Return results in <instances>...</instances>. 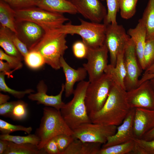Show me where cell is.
Wrapping results in <instances>:
<instances>
[{"label": "cell", "instance_id": "1", "mask_svg": "<svg viewBox=\"0 0 154 154\" xmlns=\"http://www.w3.org/2000/svg\"><path fill=\"white\" fill-rule=\"evenodd\" d=\"M127 91L114 82L102 108L88 115L91 123L105 125H120L131 109L127 101Z\"/></svg>", "mask_w": 154, "mask_h": 154}, {"label": "cell", "instance_id": "2", "mask_svg": "<svg viewBox=\"0 0 154 154\" xmlns=\"http://www.w3.org/2000/svg\"><path fill=\"white\" fill-rule=\"evenodd\" d=\"M67 35L54 31L45 33L42 38L31 48L29 51L39 52L46 64L58 70L61 68L60 60L68 48L66 37Z\"/></svg>", "mask_w": 154, "mask_h": 154}, {"label": "cell", "instance_id": "3", "mask_svg": "<svg viewBox=\"0 0 154 154\" xmlns=\"http://www.w3.org/2000/svg\"><path fill=\"white\" fill-rule=\"evenodd\" d=\"M89 83L84 80L79 82L74 90L72 100L60 110L63 118L72 130L82 124L91 122L85 102L86 91Z\"/></svg>", "mask_w": 154, "mask_h": 154}, {"label": "cell", "instance_id": "4", "mask_svg": "<svg viewBox=\"0 0 154 154\" xmlns=\"http://www.w3.org/2000/svg\"><path fill=\"white\" fill-rule=\"evenodd\" d=\"M73 133L60 110L50 107L43 108L39 126L35 133L40 139L37 146L39 149H42L46 143L53 138L62 134L72 135Z\"/></svg>", "mask_w": 154, "mask_h": 154}, {"label": "cell", "instance_id": "5", "mask_svg": "<svg viewBox=\"0 0 154 154\" xmlns=\"http://www.w3.org/2000/svg\"><path fill=\"white\" fill-rule=\"evenodd\" d=\"M79 19L80 23L79 25H74L69 22L54 31L67 35H80L88 48H95L103 45L106 25L104 23L88 22L80 18Z\"/></svg>", "mask_w": 154, "mask_h": 154}, {"label": "cell", "instance_id": "6", "mask_svg": "<svg viewBox=\"0 0 154 154\" xmlns=\"http://www.w3.org/2000/svg\"><path fill=\"white\" fill-rule=\"evenodd\" d=\"M15 10L16 22H34L42 27L45 33L59 28L69 20L63 14L50 12L37 6Z\"/></svg>", "mask_w": 154, "mask_h": 154}, {"label": "cell", "instance_id": "7", "mask_svg": "<svg viewBox=\"0 0 154 154\" xmlns=\"http://www.w3.org/2000/svg\"><path fill=\"white\" fill-rule=\"evenodd\" d=\"M115 82L106 73L89 84L86 91L85 102L88 114L100 110L105 103Z\"/></svg>", "mask_w": 154, "mask_h": 154}, {"label": "cell", "instance_id": "8", "mask_svg": "<svg viewBox=\"0 0 154 154\" xmlns=\"http://www.w3.org/2000/svg\"><path fill=\"white\" fill-rule=\"evenodd\" d=\"M117 126L91 122L82 124L73 130L75 139L84 142L105 144L108 137L116 133Z\"/></svg>", "mask_w": 154, "mask_h": 154}, {"label": "cell", "instance_id": "9", "mask_svg": "<svg viewBox=\"0 0 154 154\" xmlns=\"http://www.w3.org/2000/svg\"><path fill=\"white\" fill-rule=\"evenodd\" d=\"M130 38L122 25L117 23L106 25L104 43L110 53L111 65L115 66L117 55L124 51Z\"/></svg>", "mask_w": 154, "mask_h": 154}, {"label": "cell", "instance_id": "10", "mask_svg": "<svg viewBox=\"0 0 154 154\" xmlns=\"http://www.w3.org/2000/svg\"><path fill=\"white\" fill-rule=\"evenodd\" d=\"M108 50L105 43L99 47L95 48H87V52L86 58L87 60L86 63L83 64L89 76V81L90 82L101 76L108 65Z\"/></svg>", "mask_w": 154, "mask_h": 154}, {"label": "cell", "instance_id": "11", "mask_svg": "<svg viewBox=\"0 0 154 154\" xmlns=\"http://www.w3.org/2000/svg\"><path fill=\"white\" fill-rule=\"evenodd\" d=\"M124 62L126 71L124 87L126 91L138 86L143 70L139 62L134 44L130 37L124 50Z\"/></svg>", "mask_w": 154, "mask_h": 154}, {"label": "cell", "instance_id": "12", "mask_svg": "<svg viewBox=\"0 0 154 154\" xmlns=\"http://www.w3.org/2000/svg\"><path fill=\"white\" fill-rule=\"evenodd\" d=\"M126 97L131 109L142 108L154 110V92L149 80L127 91Z\"/></svg>", "mask_w": 154, "mask_h": 154}, {"label": "cell", "instance_id": "13", "mask_svg": "<svg viewBox=\"0 0 154 154\" xmlns=\"http://www.w3.org/2000/svg\"><path fill=\"white\" fill-rule=\"evenodd\" d=\"M78 13L91 22L100 23L107 14L105 7L99 0H70Z\"/></svg>", "mask_w": 154, "mask_h": 154}, {"label": "cell", "instance_id": "14", "mask_svg": "<svg viewBox=\"0 0 154 154\" xmlns=\"http://www.w3.org/2000/svg\"><path fill=\"white\" fill-rule=\"evenodd\" d=\"M135 108H132L122 123L117 126L115 133L108 137L106 142L102 145L106 147L133 140L135 138L133 130Z\"/></svg>", "mask_w": 154, "mask_h": 154}, {"label": "cell", "instance_id": "15", "mask_svg": "<svg viewBox=\"0 0 154 154\" xmlns=\"http://www.w3.org/2000/svg\"><path fill=\"white\" fill-rule=\"evenodd\" d=\"M37 92L29 94L28 98L33 101H36L38 104L54 108L60 110L65 103L62 100V94L64 91V85L62 84L59 93L55 96L49 95L47 94V86L43 80L40 81L37 86Z\"/></svg>", "mask_w": 154, "mask_h": 154}, {"label": "cell", "instance_id": "16", "mask_svg": "<svg viewBox=\"0 0 154 154\" xmlns=\"http://www.w3.org/2000/svg\"><path fill=\"white\" fill-rule=\"evenodd\" d=\"M20 25L17 28L18 37L29 49L38 42L43 37L45 32L43 28L37 24L29 21L16 22Z\"/></svg>", "mask_w": 154, "mask_h": 154}, {"label": "cell", "instance_id": "17", "mask_svg": "<svg viewBox=\"0 0 154 154\" xmlns=\"http://www.w3.org/2000/svg\"><path fill=\"white\" fill-rule=\"evenodd\" d=\"M154 127V110L135 108L133 130L135 138H141Z\"/></svg>", "mask_w": 154, "mask_h": 154}, {"label": "cell", "instance_id": "18", "mask_svg": "<svg viewBox=\"0 0 154 154\" xmlns=\"http://www.w3.org/2000/svg\"><path fill=\"white\" fill-rule=\"evenodd\" d=\"M61 68L64 74L66 80L64 85L65 95L68 97L73 94L74 86L78 82L83 80L86 78L87 72L84 67L75 69L71 67L66 62L63 56L60 60Z\"/></svg>", "mask_w": 154, "mask_h": 154}, {"label": "cell", "instance_id": "19", "mask_svg": "<svg viewBox=\"0 0 154 154\" xmlns=\"http://www.w3.org/2000/svg\"><path fill=\"white\" fill-rule=\"evenodd\" d=\"M127 33L134 44L139 63L142 70L144 71L143 53L146 41L147 31L142 19L139 20L138 23L135 28L129 29Z\"/></svg>", "mask_w": 154, "mask_h": 154}, {"label": "cell", "instance_id": "20", "mask_svg": "<svg viewBox=\"0 0 154 154\" xmlns=\"http://www.w3.org/2000/svg\"><path fill=\"white\" fill-rule=\"evenodd\" d=\"M36 6L50 12L75 15L78 13L75 7L68 0H39Z\"/></svg>", "mask_w": 154, "mask_h": 154}, {"label": "cell", "instance_id": "21", "mask_svg": "<svg viewBox=\"0 0 154 154\" xmlns=\"http://www.w3.org/2000/svg\"><path fill=\"white\" fill-rule=\"evenodd\" d=\"M102 144L74 139L62 154H98Z\"/></svg>", "mask_w": 154, "mask_h": 154}, {"label": "cell", "instance_id": "22", "mask_svg": "<svg viewBox=\"0 0 154 154\" xmlns=\"http://www.w3.org/2000/svg\"><path fill=\"white\" fill-rule=\"evenodd\" d=\"M15 10L8 4L0 0V23L1 27L7 28L17 35L15 19Z\"/></svg>", "mask_w": 154, "mask_h": 154}, {"label": "cell", "instance_id": "23", "mask_svg": "<svg viewBox=\"0 0 154 154\" xmlns=\"http://www.w3.org/2000/svg\"><path fill=\"white\" fill-rule=\"evenodd\" d=\"M124 51L119 52L117 55L115 66L114 67L110 64H108L104 73L110 74L115 82L125 89L124 80L126 71L124 62Z\"/></svg>", "mask_w": 154, "mask_h": 154}, {"label": "cell", "instance_id": "24", "mask_svg": "<svg viewBox=\"0 0 154 154\" xmlns=\"http://www.w3.org/2000/svg\"><path fill=\"white\" fill-rule=\"evenodd\" d=\"M12 33L8 29L1 27L0 46L6 54L16 57L22 61L24 58L18 50L12 41Z\"/></svg>", "mask_w": 154, "mask_h": 154}, {"label": "cell", "instance_id": "25", "mask_svg": "<svg viewBox=\"0 0 154 154\" xmlns=\"http://www.w3.org/2000/svg\"><path fill=\"white\" fill-rule=\"evenodd\" d=\"M46 154L43 149H39L37 146L31 144H18L9 141L4 154Z\"/></svg>", "mask_w": 154, "mask_h": 154}, {"label": "cell", "instance_id": "26", "mask_svg": "<svg viewBox=\"0 0 154 154\" xmlns=\"http://www.w3.org/2000/svg\"><path fill=\"white\" fill-rule=\"evenodd\" d=\"M141 19L146 29V40L154 39V0H149Z\"/></svg>", "mask_w": 154, "mask_h": 154}, {"label": "cell", "instance_id": "27", "mask_svg": "<svg viewBox=\"0 0 154 154\" xmlns=\"http://www.w3.org/2000/svg\"><path fill=\"white\" fill-rule=\"evenodd\" d=\"M134 147L133 140L106 147H102L98 154H126L131 153Z\"/></svg>", "mask_w": 154, "mask_h": 154}, {"label": "cell", "instance_id": "28", "mask_svg": "<svg viewBox=\"0 0 154 154\" xmlns=\"http://www.w3.org/2000/svg\"><path fill=\"white\" fill-rule=\"evenodd\" d=\"M0 139L6 140L17 144H31L37 146L40 142L39 137L35 134H30L26 136L1 134L0 135Z\"/></svg>", "mask_w": 154, "mask_h": 154}, {"label": "cell", "instance_id": "29", "mask_svg": "<svg viewBox=\"0 0 154 154\" xmlns=\"http://www.w3.org/2000/svg\"><path fill=\"white\" fill-rule=\"evenodd\" d=\"M133 140L134 147L131 154H154V139L146 141L135 138Z\"/></svg>", "mask_w": 154, "mask_h": 154}, {"label": "cell", "instance_id": "30", "mask_svg": "<svg viewBox=\"0 0 154 154\" xmlns=\"http://www.w3.org/2000/svg\"><path fill=\"white\" fill-rule=\"evenodd\" d=\"M24 60L27 66L33 70L40 69L46 64L42 55L39 52L35 50L29 51L24 58Z\"/></svg>", "mask_w": 154, "mask_h": 154}, {"label": "cell", "instance_id": "31", "mask_svg": "<svg viewBox=\"0 0 154 154\" xmlns=\"http://www.w3.org/2000/svg\"><path fill=\"white\" fill-rule=\"evenodd\" d=\"M105 0L107 3V15L103 20L104 23L106 25L117 23L116 17L117 13L119 10L120 0Z\"/></svg>", "mask_w": 154, "mask_h": 154}, {"label": "cell", "instance_id": "32", "mask_svg": "<svg viewBox=\"0 0 154 154\" xmlns=\"http://www.w3.org/2000/svg\"><path fill=\"white\" fill-rule=\"evenodd\" d=\"M137 0H120L119 9L121 17L128 19L132 18L136 11Z\"/></svg>", "mask_w": 154, "mask_h": 154}, {"label": "cell", "instance_id": "33", "mask_svg": "<svg viewBox=\"0 0 154 154\" xmlns=\"http://www.w3.org/2000/svg\"><path fill=\"white\" fill-rule=\"evenodd\" d=\"M5 74L2 72L0 73V90L1 91L7 92L14 97L21 99L27 94L34 92V91L31 89H27L24 91H17L10 88L6 84L5 80Z\"/></svg>", "mask_w": 154, "mask_h": 154}, {"label": "cell", "instance_id": "34", "mask_svg": "<svg viewBox=\"0 0 154 154\" xmlns=\"http://www.w3.org/2000/svg\"><path fill=\"white\" fill-rule=\"evenodd\" d=\"M32 131L31 127H25L21 125H14L0 119V131L1 134H9L17 131H23L30 134Z\"/></svg>", "mask_w": 154, "mask_h": 154}, {"label": "cell", "instance_id": "35", "mask_svg": "<svg viewBox=\"0 0 154 154\" xmlns=\"http://www.w3.org/2000/svg\"><path fill=\"white\" fill-rule=\"evenodd\" d=\"M143 57L145 70L154 63V39L146 40Z\"/></svg>", "mask_w": 154, "mask_h": 154}, {"label": "cell", "instance_id": "36", "mask_svg": "<svg viewBox=\"0 0 154 154\" xmlns=\"http://www.w3.org/2000/svg\"><path fill=\"white\" fill-rule=\"evenodd\" d=\"M27 104L23 101H17L12 111L11 118L14 120H22L27 115Z\"/></svg>", "mask_w": 154, "mask_h": 154}, {"label": "cell", "instance_id": "37", "mask_svg": "<svg viewBox=\"0 0 154 154\" xmlns=\"http://www.w3.org/2000/svg\"><path fill=\"white\" fill-rule=\"evenodd\" d=\"M15 10L36 6L39 0H2Z\"/></svg>", "mask_w": 154, "mask_h": 154}, {"label": "cell", "instance_id": "38", "mask_svg": "<svg viewBox=\"0 0 154 154\" xmlns=\"http://www.w3.org/2000/svg\"><path fill=\"white\" fill-rule=\"evenodd\" d=\"M0 59L6 61L14 71L21 68L23 66L21 60L16 57L5 53L1 49H0Z\"/></svg>", "mask_w": 154, "mask_h": 154}, {"label": "cell", "instance_id": "39", "mask_svg": "<svg viewBox=\"0 0 154 154\" xmlns=\"http://www.w3.org/2000/svg\"><path fill=\"white\" fill-rule=\"evenodd\" d=\"M55 138L60 154H62L75 139L72 135L65 134L59 135Z\"/></svg>", "mask_w": 154, "mask_h": 154}, {"label": "cell", "instance_id": "40", "mask_svg": "<svg viewBox=\"0 0 154 154\" xmlns=\"http://www.w3.org/2000/svg\"><path fill=\"white\" fill-rule=\"evenodd\" d=\"M72 50L74 56L79 59L86 58L87 52V48L82 42L77 41L73 44Z\"/></svg>", "mask_w": 154, "mask_h": 154}, {"label": "cell", "instance_id": "41", "mask_svg": "<svg viewBox=\"0 0 154 154\" xmlns=\"http://www.w3.org/2000/svg\"><path fill=\"white\" fill-rule=\"evenodd\" d=\"M12 41L15 47L23 58L29 53V51L26 45L13 33L12 35Z\"/></svg>", "mask_w": 154, "mask_h": 154}, {"label": "cell", "instance_id": "42", "mask_svg": "<svg viewBox=\"0 0 154 154\" xmlns=\"http://www.w3.org/2000/svg\"><path fill=\"white\" fill-rule=\"evenodd\" d=\"M17 101L7 102L0 105V115L5 117H11L13 109Z\"/></svg>", "mask_w": 154, "mask_h": 154}, {"label": "cell", "instance_id": "43", "mask_svg": "<svg viewBox=\"0 0 154 154\" xmlns=\"http://www.w3.org/2000/svg\"><path fill=\"white\" fill-rule=\"evenodd\" d=\"M43 149L46 154H60L55 137L48 141L45 144Z\"/></svg>", "mask_w": 154, "mask_h": 154}, {"label": "cell", "instance_id": "44", "mask_svg": "<svg viewBox=\"0 0 154 154\" xmlns=\"http://www.w3.org/2000/svg\"><path fill=\"white\" fill-rule=\"evenodd\" d=\"M12 68L7 62H5L2 60H0V72L4 73L9 78L13 71L11 70Z\"/></svg>", "mask_w": 154, "mask_h": 154}, {"label": "cell", "instance_id": "45", "mask_svg": "<svg viewBox=\"0 0 154 154\" xmlns=\"http://www.w3.org/2000/svg\"><path fill=\"white\" fill-rule=\"evenodd\" d=\"M141 138L146 141L154 139V127L146 133Z\"/></svg>", "mask_w": 154, "mask_h": 154}, {"label": "cell", "instance_id": "46", "mask_svg": "<svg viewBox=\"0 0 154 154\" xmlns=\"http://www.w3.org/2000/svg\"><path fill=\"white\" fill-rule=\"evenodd\" d=\"M8 143L7 141L0 139V154H4L7 148Z\"/></svg>", "mask_w": 154, "mask_h": 154}, {"label": "cell", "instance_id": "47", "mask_svg": "<svg viewBox=\"0 0 154 154\" xmlns=\"http://www.w3.org/2000/svg\"><path fill=\"white\" fill-rule=\"evenodd\" d=\"M154 77V74H143L141 78L139 80L138 86L143 82L149 80Z\"/></svg>", "mask_w": 154, "mask_h": 154}, {"label": "cell", "instance_id": "48", "mask_svg": "<svg viewBox=\"0 0 154 154\" xmlns=\"http://www.w3.org/2000/svg\"><path fill=\"white\" fill-rule=\"evenodd\" d=\"M10 98V96L8 95L0 93V105L7 102Z\"/></svg>", "mask_w": 154, "mask_h": 154}, {"label": "cell", "instance_id": "49", "mask_svg": "<svg viewBox=\"0 0 154 154\" xmlns=\"http://www.w3.org/2000/svg\"><path fill=\"white\" fill-rule=\"evenodd\" d=\"M143 74H154V63L149 68L145 70Z\"/></svg>", "mask_w": 154, "mask_h": 154}, {"label": "cell", "instance_id": "50", "mask_svg": "<svg viewBox=\"0 0 154 154\" xmlns=\"http://www.w3.org/2000/svg\"><path fill=\"white\" fill-rule=\"evenodd\" d=\"M151 86L154 92V77L149 80Z\"/></svg>", "mask_w": 154, "mask_h": 154}, {"label": "cell", "instance_id": "51", "mask_svg": "<svg viewBox=\"0 0 154 154\" xmlns=\"http://www.w3.org/2000/svg\"><path fill=\"white\" fill-rule=\"evenodd\" d=\"M68 0V1H70V0Z\"/></svg>", "mask_w": 154, "mask_h": 154}, {"label": "cell", "instance_id": "52", "mask_svg": "<svg viewBox=\"0 0 154 154\" xmlns=\"http://www.w3.org/2000/svg\"><path fill=\"white\" fill-rule=\"evenodd\" d=\"M137 0V1H138V0Z\"/></svg>", "mask_w": 154, "mask_h": 154}]
</instances>
